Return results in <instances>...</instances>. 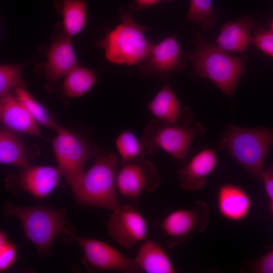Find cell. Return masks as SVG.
Wrapping results in <instances>:
<instances>
[{"mask_svg": "<svg viewBox=\"0 0 273 273\" xmlns=\"http://www.w3.org/2000/svg\"><path fill=\"white\" fill-rule=\"evenodd\" d=\"M61 175L58 167L31 164L18 173H9L5 178V187L12 194L23 192L43 199L59 186Z\"/></svg>", "mask_w": 273, "mask_h": 273, "instance_id": "cell-9", "label": "cell"}, {"mask_svg": "<svg viewBox=\"0 0 273 273\" xmlns=\"http://www.w3.org/2000/svg\"><path fill=\"white\" fill-rule=\"evenodd\" d=\"M116 176L117 189L127 198H138L143 191L152 192L160 185L156 169L145 159L122 165Z\"/></svg>", "mask_w": 273, "mask_h": 273, "instance_id": "cell-12", "label": "cell"}, {"mask_svg": "<svg viewBox=\"0 0 273 273\" xmlns=\"http://www.w3.org/2000/svg\"><path fill=\"white\" fill-rule=\"evenodd\" d=\"M23 66L20 64H1L0 66V97L13 90L25 87L22 78Z\"/></svg>", "mask_w": 273, "mask_h": 273, "instance_id": "cell-27", "label": "cell"}, {"mask_svg": "<svg viewBox=\"0 0 273 273\" xmlns=\"http://www.w3.org/2000/svg\"><path fill=\"white\" fill-rule=\"evenodd\" d=\"M0 121L2 126L15 132L43 138L37 123L16 95L1 98Z\"/></svg>", "mask_w": 273, "mask_h": 273, "instance_id": "cell-16", "label": "cell"}, {"mask_svg": "<svg viewBox=\"0 0 273 273\" xmlns=\"http://www.w3.org/2000/svg\"><path fill=\"white\" fill-rule=\"evenodd\" d=\"M1 125L0 162L3 164L26 168L38 156V149L30 147L20 135Z\"/></svg>", "mask_w": 273, "mask_h": 273, "instance_id": "cell-18", "label": "cell"}, {"mask_svg": "<svg viewBox=\"0 0 273 273\" xmlns=\"http://www.w3.org/2000/svg\"><path fill=\"white\" fill-rule=\"evenodd\" d=\"M52 141L53 151L58 168L71 188L85 173L86 161L95 157L98 151L82 138L60 125Z\"/></svg>", "mask_w": 273, "mask_h": 273, "instance_id": "cell-7", "label": "cell"}, {"mask_svg": "<svg viewBox=\"0 0 273 273\" xmlns=\"http://www.w3.org/2000/svg\"><path fill=\"white\" fill-rule=\"evenodd\" d=\"M121 22L98 42L105 51L109 62L116 64L138 66L145 62L154 44L145 35L148 27L139 25L132 18L131 10L121 11Z\"/></svg>", "mask_w": 273, "mask_h": 273, "instance_id": "cell-5", "label": "cell"}, {"mask_svg": "<svg viewBox=\"0 0 273 273\" xmlns=\"http://www.w3.org/2000/svg\"><path fill=\"white\" fill-rule=\"evenodd\" d=\"M15 95L24 105L37 124L54 131L60 126L47 108L35 99L25 87L16 89Z\"/></svg>", "mask_w": 273, "mask_h": 273, "instance_id": "cell-25", "label": "cell"}, {"mask_svg": "<svg viewBox=\"0 0 273 273\" xmlns=\"http://www.w3.org/2000/svg\"><path fill=\"white\" fill-rule=\"evenodd\" d=\"M183 53L176 36L171 35L154 43L147 60L138 67L143 73L159 75L166 82L171 72L185 69L186 62L181 58Z\"/></svg>", "mask_w": 273, "mask_h": 273, "instance_id": "cell-13", "label": "cell"}, {"mask_svg": "<svg viewBox=\"0 0 273 273\" xmlns=\"http://www.w3.org/2000/svg\"><path fill=\"white\" fill-rule=\"evenodd\" d=\"M135 4V9L137 11L152 7L164 0H134Z\"/></svg>", "mask_w": 273, "mask_h": 273, "instance_id": "cell-32", "label": "cell"}, {"mask_svg": "<svg viewBox=\"0 0 273 273\" xmlns=\"http://www.w3.org/2000/svg\"><path fill=\"white\" fill-rule=\"evenodd\" d=\"M252 44L266 55L273 57V31L258 26L252 36Z\"/></svg>", "mask_w": 273, "mask_h": 273, "instance_id": "cell-29", "label": "cell"}, {"mask_svg": "<svg viewBox=\"0 0 273 273\" xmlns=\"http://www.w3.org/2000/svg\"><path fill=\"white\" fill-rule=\"evenodd\" d=\"M173 0H164V1L168 3L172 2Z\"/></svg>", "mask_w": 273, "mask_h": 273, "instance_id": "cell-35", "label": "cell"}, {"mask_svg": "<svg viewBox=\"0 0 273 273\" xmlns=\"http://www.w3.org/2000/svg\"><path fill=\"white\" fill-rule=\"evenodd\" d=\"M270 209L272 213L273 214V201L271 202L270 205Z\"/></svg>", "mask_w": 273, "mask_h": 273, "instance_id": "cell-33", "label": "cell"}, {"mask_svg": "<svg viewBox=\"0 0 273 273\" xmlns=\"http://www.w3.org/2000/svg\"><path fill=\"white\" fill-rule=\"evenodd\" d=\"M67 210L45 206H18L6 202L2 212L21 223L25 236L39 254H49L54 241L64 234L66 243L75 241V229L66 219Z\"/></svg>", "mask_w": 273, "mask_h": 273, "instance_id": "cell-1", "label": "cell"}, {"mask_svg": "<svg viewBox=\"0 0 273 273\" xmlns=\"http://www.w3.org/2000/svg\"><path fill=\"white\" fill-rule=\"evenodd\" d=\"M217 208L224 218L232 221H240L249 214L252 201L248 194L238 186L226 184L218 191Z\"/></svg>", "mask_w": 273, "mask_h": 273, "instance_id": "cell-20", "label": "cell"}, {"mask_svg": "<svg viewBox=\"0 0 273 273\" xmlns=\"http://www.w3.org/2000/svg\"><path fill=\"white\" fill-rule=\"evenodd\" d=\"M254 26V19L248 15L226 22L220 27L215 44L226 52L242 53L252 42L251 30Z\"/></svg>", "mask_w": 273, "mask_h": 273, "instance_id": "cell-19", "label": "cell"}, {"mask_svg": "<svg viewBox=\"0 0 273 273\" xmlns=\"http://www.w3.org/2000/svg\"><path fill=\"white\" fill-rule=\"evenodd\" d=\"M204 129L198 122L191 128L168 124L155 118L145 127L142 143L152 155L163 150L177 160H186L194 139Z\"/></svg>", "mask_w": 273, "mask_h": 273, "instance_id": "cell-6", "label": "cell"}, {"mask_svg": "<svg viewBox=\"0 0 273 273\" xmlns=\"http://www.w3.org/2000/svg\"><path fill=\"white\" fill-rule=\"evenodd\" d=\"M85 0H57L56 7L62 16L64 33L70 37L79 33L85 26L87 14Z\"/></svg>", "mask_w": 273, "mask_h": 273, "instance_id": "cell-22", "label": "cell"}, {"mask_svg": "<svg viewBox=\"0 0 273 273\" xmlns=\"http://www.w3.org/2000/svg\"><path fill=\"white\" fill-rule=\"evenodd\" d=\"M209 207L202 201H196L191 209H180L168 214L159 224L161 235L168 248L185 242L195 232H203L209 221Z\"/></svg>", "mask_w": 273, "mask_h": 273, "instance_id": "cell-8", "label": "cell"}, {"mask_svg": "<svg viewBox=\"0 0 273 273\" xmlns=\"http://www.w3.org/2000/svg\"><path fill=\"white\" fill-rule=\"evenodd\" d=\"M17 257L16 245L11 242L3 231H0V272L9 269L15 263Z\"/></svg>", "mask_w": 273, "mask_h": 273, "instance_id": "cell-28", "label": "cell"}, {"mask_svg": "<svg viewBox=\"0 0 273 273\" xmlns=\"http://www.w3.org/2000/svg\"><path fill=\"white\" fill-rule=\"evenodd\" d=\"M96 80L94 71L78 65L64 77L62 91L69 98H78L87 93Z\"/></svg>", "mask_w": 273, "mask_h": 273, "instance_id": "cell-23", "label": "cell"}, {"mask_svg": "<svg viewBox=\"0 0 273 273\" xmlns=\"http://www.w3.org/2000/svg\"><path fill=\"white\" fill-rule=\"evenodd\" d=\"M252 271L256 273H273V250L257 259L252 264Z\"/></svg>", "mask_w": 273, "mask_h": 273, "instance_id": "cell-30", "label": "cell"}, {"mask_svg": "<svg viewBox=\"0 0 273 273\" xmlns=\"http://www.w3.org/2000/svg\"><path fill=\"white\" fill-rule=\"evenodd\" d=\"M117 164L115 154L98 152L92 166L71 188L75 202L112 211L118 209L120 205L116 192Z\"/></svg>", "mask_w": 273, "mask_h": 273, "instance_id": "cell-3", "label": "cell"}, {"mask_svg": "<svg viewBox=\"0 0 273 273\" xmlns=\"http://www.w3.org/2000/svg\"><path fill=\"white\" fill-rule=\"evenodd\" d=\"M194 42L195 49L184 55L193 64L192 75L208 78L231 98L244 72L246 58L230 55L215 44L207 42L200 33Z\"/></svg>", "mask_w": 273, "mask_h": 273, "instance_id": "cell-2", "label": "cell"}, {"mask_svg": "<svg viewBox=\"0 0 273 273\" xmlns=\"http://www.w3.org/2000/svg\"><path fill=\"white\" fill-rule=\"evenodd\" d=\"M272 146L273 129L231 124L224 130L219 149L228 151L248 173L262 182L264 163Z\"/></svg>", "mask_w": 273, "mask_h": 273, "instance_id": "cell-4", "label": "cell"}, {"mask_svg": "<svg viewBox=\"0 0 273 273\" xmlns=\"http://www.w3.org/2000/svg\"><path fill=\"white\" fill-rule=\"evenodd\" d=\"M115 146L124 165L143 159L147 151L134 133L124 130L115 139Z\"/></svg>", "mask_w": 273, "mask_h": 273, "instance_id": "cell-24", "label": "cell"}, {"mask_svg": "<svg viewBox=\"0 0 273 273\" xmlns=\"http://www.w3.org/2000/svg\"><path fill=\"white\" fill-rule=\"evenodd\" d=\"M147 106L156 119L168 124L187 127L191 120L190 109L181 108L176 95L166 82Z\"/></svg>", "mask_w": 273, "mask_h": 273, "instance_id": "cell-15", "label": "cell"}, {"mask_svg": "<svg viewBox=\"0 0 273 273\" xmlns=\"http://www.w3.org/2000/svg\"><path fill=\"white\" fill-rule=\"evenodd\" d=\"M133 260L142 271L147 273L175 272L172 261L167 253L153 240H145Z\"/></svg>", "mask_w": 273, "mask_h": 273, "instance_id": "cell-21", "label": "cell"}, {"mask_svg": "<svg viewBox=\"0 0 273 273\" xmlns=\"http://www.w3.org/2000/svg\"><path fill=\"white\" fill-rule=\"evenodd\" d=\"M86 266L99 271L138 273L141 270L133 259L127 257L113 246L101 240L76 236Z\"/></svg>", "mask_w": 273, "mask_h": 273, "instance_id": "cell-10", "label": "cell"}, {"mask_svg": "<svg viewBox=\"0 0 273 273\" xmlns=\"http://www.w3.org/2000/svg\"><path fill=\"white\" fill-rule=\"evenodd\" d=\"M271 30L273 31V19L271 23Z\"/></svg>", "mask_w": 273, "mask_h": 273, "instance_id": "cell-34", "label": "cell"}, {"mask_svg": "<svg viewBox=\"0 0 273 273\" xmlns=\"http://www.w3.org/2000/svg\"><path fill=\"white\" fill-rule=\"evenodd\" d=\"M71 37L63 34L56 36L47 51L43 75L50 85H54L74 67L77 61Z\"/></svg>", "mask_w": 273, "mask_h": 273, "instance_id": "cell-14", "label": "cell"}, {"mask_svg": "<svg viewBox=\"0 0 273 273\" xmlns=\"http://www.w3.org/2000/svg\"><path fill=\"white\" fill-rule=\"evenodd\" d=\"M218 163L214 150L205 149L196 154L177 172L182 189L187 191L203 189L207 176L214 170Z\"/></svg>", "mask_w": 273, "mask_h": 273, "instance_id": "cell-17", "label": "cell"}, {"mask_svg": "<svg viewBox=\"0 0 273 273\" xmlns=\"http://www.w3.org/2000/svg\"><path fill=\"white\" fill-rule=\"evenodd\" d=\"M262 182L264 183L266 194L271 201H273V165L264 170Z\"/></svg>", "mask_w": 273, "mask_h": 273, "instance_id": "cell-31", "label": "cell"}, {"mask_svg": "<svg viewBox=\"0 0 273 273\" xmlns=\"http://www.w3.org/2000/svg\"><path fill=\"white\" fill-rule=\"evenodd\" d=\"M217 15L212 0H190L187 21L199 24L203 31L214 26Z\"/></svg>", "mask_w": 273, "mask_h": 273, "instance_id": "cell-26", "label": "cell"}, {"mask_svg": "<svg viewBox=\"0 0 273 273\" xmlns=\"http://www.w3.org/2000/svg\"><path fill=\"white\" fill-rule=\"evenodd\" d=\"M107 222L111 237L128 249L145 240L148 225L144 216L132 205L124 204L112 211Z\"/></svg>", "mask_w": 273, "mask_h": 273, "instance_id": "cell-11", "label": "cell"}]
</instances>
